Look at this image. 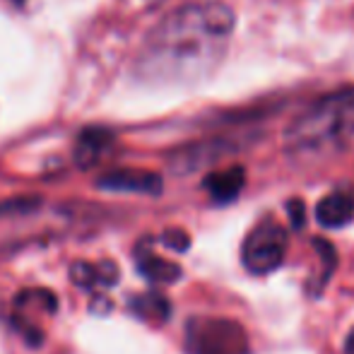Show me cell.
Wrapping results in <instances>:
<instances>
[{
    "label": "cell",
    "mask_w": 354,
    "mask_h": 354,
    "mask_svg": "<svg viewBox=\"0 0 354 354\" xmlns=\"http://www.w3.org/2000/svg\"><path fill=\"white\" fill-rule=\"evenodd\" d=\"M354 133V89L328 94L292 123L289 147L297 152H318L326 145H342Z\"/></svg>",
    "instance_id": "cell-2"
},
{
    "label": "cell",
    "mask_w": 354,
    "mask_h": 354,
    "mask_svg": "<svg viewBox=\"0 0 354 354\" xmlns=\"http://www.w3.org/2000/svg\"><path fill=\"white\" fill-rule=\"evenodd\" d=\"M313 248H316V251H318V256H321V261L326 263V275H328V277H333V272H335L337 263H340V258H337L335 246H333V243L328 241V239L316 236V239H313Z\"/></svg>",
    "instance_id": "cell-14"
},
{
    "label": "cell",
    "mask_w": 354,
    "mask_h": 354,
    "mask_svg": "<svg viewBox=\"0 0 354 354\" xmlns=\"http://www.w3.org/2000/svg\"><path fill=\"white\" fill-rule=\"evenodd\" d=\"M287 232L272 219L261 222L241 246V263L251 275H268L284 263Z\"/></svg>",
    "instance_id": "cell-4"
},
{
    "label": "cell",
    "mask_w": 354,
    "mask_h": 354,
    "mask_svg": "<svg viewBox=\"0 0 354 354\" xmlns=\"http://www.w3.org/2000/svg\"><path fill=\"white\" fill-rule=\"evenodd\" d=\"M345 354H354V328H352V333L347 335V340H345Z\"/></svg>",
    "instance_id": "cell-18"
},
{
    "label": "cell",
    "mask_w": 354,
    "mask_h": 354,
    "mask_svg": "<svg viewBox=\"0 0 354 354\" xmlns=\"http://www.w3.org/2000/svg\"><path fill=\"white\" fill-rule=\"evenodd\" d=\"M39 205H41V201H39L37 196L8 198V201L0 203V217H5V214H27V212H34Z\"/></svg>",
    "instance_id": "cell-12"
},
{
    "label": "cell",
    "mask_w": 354,
    "mask_h": 354,
    "mask_svg": "<svg viewBox=\"0 0 354 354\" xmlns=\"http://www.w3.org/2000/svg\"><path fill=\"white\" fill-rule=\"evenodd\" d=\"M246 186V169L234 164L224 171H212L203 178V188L212 196L214 203H232L239 198V193Z\"/></svg>",
    "instance_id": "cell-7"
},
{
    "label": "cell",
    "mask_w": 354,
    "mask_h": 354,
    "mask_svg": "<svg viewBox=\"0 0 354 354\" xmlns=\"http://www.w3.org/2000/svg\"><path fill=\"white\" fill-rule=\"evenodd\" d=\"M159 241H162V246H167L169 251L174 253H186L188 248H191V236H188V232H183V229H167V232L159 236Z\"/></svg>",
    "instance_id": "cell-13"
},
{
    "label": "cell",
    "mask_w": 354,
    "mask_h": 354,
    "mask_svg": "<svg viewBox=\"0 0 354 354\" xmlns=\"http://www.w3.org/2000/svg\"><path fill=\"white\" fill-rule=\"evenodd\" d=\"M234 145L227 140V138H217V140H205V142H196L188 145V147L178 149L176 154L171 157V169L178 174H188L201 169L203 164H212L217 162L222 154L227 152H236L232 149Z\"/></svg>",
    "instance_id": "cell-6"
},
{
    "label": "cell",
    "mask_w": 354,
    "mask_h": 354,
    "mask_svg": "<svg viewBox=\"0 0 354 354\" xmlns=\"http://www.w3.org/2000/svg\"><path fill=\"white\" fill-rule=\"evenodd\" d=\"M138 270L147 282L154 284H174L181 280L183 270L178 263H171L167 258H159L154 253H138Z\"/></svg>",
    "instance_id": "cell-10"
},
{
    "label": "cell",
    "mask_w": 354,
    "mask_h": 354,
    "mask_svg": "<svg viewBox=\"0 0 354 354\" xmlns=\"http://www.w3.org/2000/svg\"><path fill=\"white\" fill-rule=\"evenodd\" d=\"M131 306L145 318L157 316L159 321H167V318L171 316V304H169V299H164L162 294H157V292H149V294H142V297L133 299Z\"/></svg>",
    "instance_id": "cell-11"
},
{
    "label": "cell",
    "mask_w": 354,
    "mask_h": 354,
    "mask_svg": "<svg viewBox=\"0 0 354 354\" xmlns=\"http://www.w3.org/2000/svg\"><path fill=\"white\" fill-rule=\"evenodd\" d=\"M287 214H289V224H292L294 232L306 227V205H304L301 198H289L287 201Z\"/></svg>",
    "instance_id": "cell-16"
},
{
    "label": "cell",
    "mask_w": 354,
    "mask_h": 354,
    "mask_svg": "<svg viewBox=\"0 0 354 354\" xmlns=\"http://www.w3.org/2000/svg\"><path fill=\"white\" fill-rule=\"evenodd\" d=\"M97 188L113 193H145V196H159L164 181L159 174L145 171V169H111L97 178Z\"/></svg>",
    "instance_id": "cell-5"
},
{
    "label": "cell",
    "mask_w": 354,
    "mask_h": 354,
    "mask_svg": "<svg viewBox=\"0 0 354 354\" xmlns=\"http://www.w3.org/2000/svg\"><path fill=\"white\" fill-rule=\"evenodd\" d=\"M354 219V196L335 191L321 198L316 205V222L323 229H340Z\"/></svg>",
    "instance_id": "cell-8"
},
{
    "label": "cell",
    "mask_w": 354,
    "mask_h": 354,
    "mask_svg": "<svg viewBox=\"0 0 354 354\" xmlns=\"http://www.w3.org/2000/svg\"><path fill=\"white\" fill-rule=\"evenodd\" d=\"M186 347L188 354H246V333L224 318H191Z\"/></svg>",
    "instance_id": "cell-3"
},
{
    "label": "cell",
    "mask_w": 354,
    "mask_h": 354,
    "mask_svg": "<svg viewBox=\"0 0 354 354\" xmlns=\"http://www.w3.org/2000/svg\"><path fill=\"white\" fill-rule=\"evenodd\" d=\"M94 268H97V284H104V287H113V284L118 282V277H121L118 266L111 261H102Z\"/></svg>",
    "instance_id": "cell-17"
},
{
    "label": "cell",
    "mask_w": 354,
    "mask_h": 354,
    "mask_svg": "<svg viewBox=\"0 0 354 354\" xmlns=\"http://www.w3.org/2000/svg\"><path fill=\"white\" fill-rule=\"evenodd\" d=\"M234 24L232 8L217 0L174 10L149 34L140 56V73L152 82H198L222 61Z\"/></svg>",
    "instance_id": "cell-1"
},
{
    "label": "cell",
    "mask_w": 354,
    "mask_h": 354,
    "mask_svg": "<svg viewBox=\"0 0 354 354\" xmlns=\"http://www.w3.org/2000/svg\"><path fill=\"white\" fill-rule=\"evenodd\" d=\"M71 275H73V282L80 284L82 289H92L94 284H97V268L89 266V263H84V261L75 263L71 268Z\"/></svg>",
    "instance_id": "cell-15"
},
{
    "label": "cell",
    "mask_w": 354,
    "mask_h": 354,
    "mask_svg": "<svg viewBox=\"0 0 354 354\" xmlns=\"http://www.w3.org/2000/svg\"><path fill=\"white\" fill-rule=\"evenodd\" d=\"M113 142V133L106 128H84L77 138V149H75V162L80 169H92L102 159L104 149Z\"/></svg>",
    "instance_id": "cell-9"
}]
</instances>
